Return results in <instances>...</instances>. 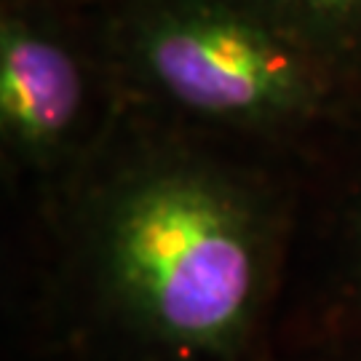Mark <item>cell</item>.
Returning <instances> with one entry per match:
<instances>
[{
    "label": "cell",
    "instance_id": "cell-1",
    "mask_svg": "<svg viewBox=\"0 0 361 361\" xmlns=\"http://www.w3.org/2000/svg\"><path fill=\"white\" fill-rule=\"evenodd\" d=\"M89 257L107 305L145 343L231 359L268 297L273 228L262 198L225 166L150 150L94 195Z\"/></svg>",
    "mask_w": 361,
    "mask_h": 361
},
{
    "label": "cell",
    "instance_id": "cell-2",
    "mask_svg": "<svg viewBox=\"0 0 361 361\" xmlns=\"http://www.w3.org/2000/svg\"><path fill=\"white\" fill-rule=\"evenodd\" d=\"M118 86L222 129L281 131L345 83L241 0H94Z\"/></svg>",
    "mask_w": 361,
    "mask_h": 361
},
{
    "label": "cell",
    "instance_id": "cell-3",
    "mask_svg": "<svg viewBox=\"0 0 361 361\" xmlns=\"http://www.w3.org/2000/svg\"><path fill=\"white\" fill-rule=\"evenodd\" d=\"M99 80H113L89 0L0 3V131L13 158L56 166Z\"/></svg>",
    "mask_w": 361,
    "mask_h": 361
},
{
    "label": "cell",
    "instance_id": "cell-4",
    "mask_svg": "<svg viewBox=\"0 0 361 361\" xmlns=\"http://www.w3.org/2000/svg\"><path fill=\"white\" fill-rule=\"evenodd\" d=\"M345 86L361 80V0H241Z\"/></svg>",
    "mask_w": 361,
    "mask_h": 361
},
{
    "label": "cell",
    "instance_id": "cell-5",
    "mask_svg": "<svg viewBox=\"0 0 361 361\" xmlns=\"http://www.w3.org/2000/svg\"><path fill=\"white\" fill-rule=\"evenodd\" d=\"M89 3H94V0H89Z\"/></svg>",
    "mask_w": 361,
    "mask_h": 361
}]
</instances>
